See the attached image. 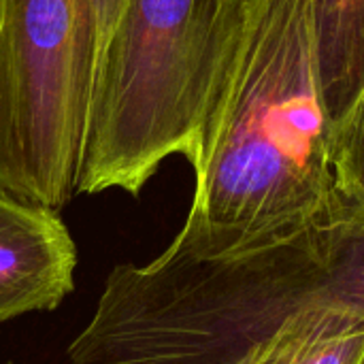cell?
<instances>
[{
    "label": "cell",
    "instance_id": "5b68a950",
    "mask_svg": "<svg viewBox=\"0 0 364 364\" xmlns=\"http://www.w3.org/2000/svg\"><path fill=\"white\" fill-rule=\"evenodd\" d=\"M77 247L60 213L0 188V324L53 311L75 290Z\"/></svg>",
    "mask_w": 364,
    "mask_h": 364
},
{
    "label": "cell",
    "instance_id": "9c48e42d",
    "mask_svg": "<svg viewBox=\"0 0 364 364\" xmlns=\"http://www.w3.org/2000/svg\"><path fill=\"white\" fill-rule=\"evenodd\" d=\"M128 0H96V11H98V32H100V49L113 28V23L117 21L124 4ZM100 58V55H98Z\"/></svg>",
    "mask_w": 364,
    "mask_h": 364
},
{
    "label": "cell",
    "instance_id": "52a82bcc",
    "mask_svg": "<svg viewBox=\"0 0 364 364\" xmlns=\"http://www.w3.org/2000/svg\"><path fill=\"white\" fill-rule=\"evenodd\" d=\"M326 109L335 124L364 85V0H314Z\"/></svg>",
    "mask_w": 364,
    "mask_h": 364
},
{
    "label": "cell",
    "instance_id": "3957f363",
    "mask_svg": "<svg viewBox=\"0 0 364 364\" xmlns=\"http://www.w3.org/2000/svg\"><path fill=\"white\" fill-rule=\"evenodd\" d=\"M243 0H128L98 58L77 194L139 196L171 156L198 160Z\"/></svg>",
    "mask_w": 364,
    "mask_h": 364
},
{
    "label": "cell",
    "instance_id": "7a4b0ae2",
    "mask_svg": "<svg viewBox=\"0 0 364 364\" xmlns=\"http://www.w3.org/2000/svg\"><path fill=\"white\" fill-rule=\"evenodd\" d=\"M318 303L364 309V213L279 245L200 260L168 245L117 264L70 364H237L292 314Z\"/></svg>",
    "mask_w": 364,
    "mask_h": 364
},
{
    "label": "cell",
    "instance_id": "6da1fadb",
    "mask_svg": "<svg viewBox=\"0 0 364 364\" xmlns=\"http://www.w3.org/2000/svg\"><path fill=\"white\" fill-rule=\"evenodd\" d=\"M196 188L171 245L235 258L346 218L314 0H243L241 30L203 132Z\"/></svg>",
    "mask_w": 364,
    "mask_h": 364
},
{
    "label": "cell",
    "instance_id": "ba28073f",
    "mask_svg": "<svg viewBox=\"0 0 364 364\" xmlns=\"http://www.w3.org/2000/svg\"><path fill=\"white\" fill-rule=\"evenodd\" d=\"M333 151L341 194L364 213V85L333 128Z\"/></svg>",
    "mask_w": 364,
    "mask_h": 364
},
{
    "label": "cell",
    "instance_id": "277c9868",
    "mask_svg": "<svg viewBox=\"0 0 364 364\" xmlns=\"http://www.w3.org/2000/svg\"><path fill=\"white\" fill-rule=\"evenodd\" d=\"M100 55L96 0H0V188L60 211L75 194Z\"/></svg>",
    "mask_w": 364,
    "mask_h": 364
},
{
    "label": "cell",
    "instance_id": "8992f818",
    "mask_svg": "<svg viewBox=\"0 0 364 364\" xmlns=\"http://www.w3.org/2000/svg\"><path fill=\"white\" fill-rule=\"evenodd\" d=\"M237 364H364V309L346 303L309 305Z\"/></svg>",
    "mask_w": 364,
    "mask_h": 364
}]
</instances>
